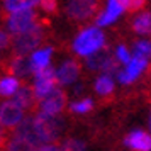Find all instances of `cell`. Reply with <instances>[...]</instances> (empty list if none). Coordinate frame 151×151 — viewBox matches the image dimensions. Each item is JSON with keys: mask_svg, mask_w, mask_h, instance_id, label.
Instances as JSON below:
<instances>
[{"mask_svg": "<svg viewBox=\"0 0 151 151\" xmlns=\"http://www.w3.org/2000/svg\"><path fill=\"white\" fill-rule=\"evenodd\" d=\"M44 39H46V22L37 21L31 29L14 36V39H12V55L27 56L37 46H41Z\"/></svg>", "mask_w": 151, "mask_h": 151, "instance_id": "6da1fadb", "label": "cell"}, {"mask_svg": "<svg viewBox=\"0 0 151 151\" xmlns=\"http://www.w3.org/2000/svg\"><path fill=\"white\" fill-rule=\"evenodd\" d=\"M124 143L127 148L134 151H151V134H148L146 131H131L126 136Z\"/></svg>", "mask_w": 151, "mask_h": 151, "instance_id": "7c38bea8", "label": "cell"}, {"mask_svg": "<svg viewBox=\"0 0 151 151\" xmlns=\"http://www.w3.org/2000/svg\"><path fill=\"white\" fill-rule=\"evenodd\" d=\"M41 9L46 14H56L58 12V0H41Z\"/></svg>", "mask_w": 151, "mask_h": 151, "instance_id": "484cf974", "label": "cell"}, {"mask_svg": "<svg viewBox=\"0 0 151 151\" xmlns=\"http://www.w3.org/2000/svg\"><path fill=\"white\" fill-rule=\"evenodd\" d=\"M124 12V7L121 5L119 0H107V7L100 15H97V26L99 27H104V26H109L112 22H116L119 19V15Z\"/></svg>", "mask_w": 151, "mask_h": 151, "instance_id": "5bb4252c", "label": "cell"}, {"mask_svg": "<svg viewBox=\"0 0 151 151\" xmlns=\"http://www.w3.org/2000/svg\"><path fill=\"white\" fill-rule=\"evenodd\" d=\"M150 129H151V116H150Z\"/></svg>", "mask_w": 151, "mask_h": 151, "instance_id": "f1b7e54d", "label": "cell"}, {"mask_svg": "<svg viewBox=\"0 0 151 151\" xmlns=\"http://www.w3.org/2000/svg\"><path fill=\"white\" fill-rule=\"evenodd\" d=\"M58 85V78H56V70H53L51 66H48L46 70H42L39 73L34 75V93L37 100H42L46 95H49Z\"/></svg>", "mask_w": 151, "mask_h": 151, "instance_id": "9c48e42d", "label": "cell"}, {"mask_svg": "<svg viewBox=\"0 0 151 151\" xmlns=\"http://www.w3.org/2000/svg\"><path fill=\"white\" fill-rule=\"evenodd\" d=\"M5 70H7L10 75H15V76L34 75L32 66H31V60H29L27 56H14L12 55V58L5 65Z\"/></svg>", "mask_w": 151, "mask_h": 151, "instance_id": "9a60e30c", "label": "cell"}, {"mask_svg": "<svg viewBox=\"0 0 151 151\" xmlns=\"http://www.w3.org/2000/svg\"><path fill=\"white\" fill-rule=\"evenodd\" d=\"M82 66L76 60H65L61 66L56 70V78L60 85H71L76 82V78L80 76Z\"/></svg>", "mask_w": 151, "mask_h": 151, "instance_id": "8fae6325", "label": "cell"}, {"mask_svg": "<svg viewBox=\"0 0 151 151\" xmlns=\"http://www.w3.org/2000/svg\"><path fill=\"white\" fill-rule=\"evenodd\" d=\"M132 31L141 36L151 34V12H141L136 19L132 21Z\"/></svg>", "mask_w": 151, "mask_h": 151, "instance_id": "e0dca14e", "label": "cell"}, {"mask_svg": "<svg viewBox=\"0 0 151 151\" xmlns=\"http://www.w3.org/2000/svg\"><path fill=\"white\" fill-rule=\"evenodd\" d=\"M119 2L124 7V10H129V12H136L146 4V0H119Z\"/></svg>", "mask_w": 151, "mask_h": 151, "instance_id": "cb8c5ba5", "label": "cell"}, {"mask_svg": "<svg viewBox=\"0 0 151 151\" xmlns=\"http://www.w3.org/2000/svg\"><path fill=\"white\" fill-rule=\"evenodd\" d=\"M116 58L119 60V63H122V65H127V63L131 61V53L127 51V48L126 46H122V44H119L116 49Z\"/></svg>", "mask_w": 151, "mask_h": 151, "instance_id": "d4e9b609", "label": "cell"}, {"mask_svg": "<svg viewBox=\"0 0 151 151\" xmlns=\"http://www.w3.org/2000/svg\"><path fill=\"white\" fill-rule=\"evenodd\" d=\"M21 83L15 76H5L0 80V95L2 97H14L15 92L19 90Z\"/></svg>", "mask_w": 151, "mask_h": 151, "instance_id": "ffe728a7", "label": "cell"}, {"mask_svg": "<svg viewBox=\"0 0 151 151\" xmlns=\"http://www.w3.org/2000/svg\"><path fill=\"white\" fill-rule=\"evenodd\" d=\"M95 92L99 97H110L114 93V80H112V75H100L95 80Z\"/></svg>", "mask_w": 151, "mask_h": 151, "instance_id": "ac0fdd59", "label": "cell"}, {"mask_svg": "<svg viewBox=\"0 0 151 151\" xmlns=\"http://www.w3.org/2000/svg\"><path fill=\"white\" fill-rule=\"evenodd\" d=\"M24 121V109L14 100H5L0 104V126L9 132Z\"/></svg>", "mask_w": 151, "mask_h": 151, "instance_id": "8992f818", "label": "cell"}, {"mask_svg": "<svg viewBox=\"0 0 151 151\" xmlns=\"http://www.w3.org/2000/svg\"><path fill=\"white\" fill-rule=\"evenodd\" d=\"M41 0H4V10L5 14H14L24 9H32L34 5H37Z\"/></svg>", "mask_w": 151, "mask_h": 151, "instance_id": "d6986e66", "label": "cell"}, {"mask_svg": "<svg viewBox=\"0 0 151 151\" xmlns=\"http://www.w3.org/2000/svg\"><path fill=\"white\" fill-rule=\"evenodd\" d=\"M36 151H61V146L51 143V144H44V146H41V148H37Z\"/></svg>", "mask_w": 151, "mask_h": 151, "instance_id": "83f0119b", "label": "cell"}, {"mask_svg": "<svg viewBox=\"0 0 151 151\" xmlns=\"http://www.w3.org/2000/svg\"><path fill=\"white\" fill-rule=\"evenodd\" d=\"M87 144L82 139H66L61 144V151H85Z\"/></svg>", "mask_w": 151, "mask_h": 151, "instance_id": "603a6c76", "label": "cell"}, {"mask_svg": "<svg viewBox=\"0 0 151 151\" xmlns=\"http://www.w3.org/2000/svg\"><path fill=\"white\" fill-rule=\"evenodd\" d=\"M134 56H141L148 60L151 56V41H137L134 44Z\"/></svg>", "mask_w": 151, "mask_h": 151, "instance_id": "7402d4cb", "label": "cell"}, {"mask_svg": "<svg viewBox=\"0 0 151 151\" xmlns=\"http://www.w3.org/2000/svg\"><path fill=\"white\" fill-rule=\"evenodd\" d=\"M87 66L93 71H102L105 75H112V73L121 71V63L107 46H104L102 49H99L97 53L88 56L87 58Z\"/></svg>", "mask_w": 151, "mask_h": 151, "instance_id": "277c9868", "label": "cell"}, {"mask_svg": "<svg viewBox=\"0 0 151 151\" xmlns=\"http://www.w3.org/2000/svg\"><path fill=\"white\" fill-rule=\"evenodd\" d=\"M66 100L68 95L66 92L60 87H56L49 95H46L39 104V112L46 114V116H60L65 107H66Z\"/></svg>", "mask_w": 151, "mask_h": 151, "instance_id": "ba28073f", "label": "cell"}, {"mask_svg": "<svg viewBox=\"0 0 151 151\" xmlns=\"http://www.w3.org/2000/svg\"><path fill=\"white\" fill-rule=\"evenodd\" d=\"M102 0H68L66 14L71 21L83 22L97 17Z\"/></svg>", "mask_w": 151, "mask_h": 151, "instance_id": "5b68a950", "label": "cell"}, {"mask_svg": "<svg viewBox=\"0 0 151 151\" xmlns=\"http://www.w3.org/2000/svg\"><path fill=\"white\" fill-rule=\"evenodd\" d=\"M9 137H10V132L0 126V151H5V144H7Z\"/></svg>", "mask_w": 151, "mask_h": 151, "instance_id": "4316f807", "label": "cell"}, {"mask_svg": "<svg viewBox=\"0 0 151 151\" xmlns=\"http://www.w3.org/2000/svg\"><path fill=\"white\" fill-rule=\"evenodd\" d=\"M34 122L42 144H51L53 141H56L63 131V121L58 116H46L39 112L34 116Z\"/></svg>", "mask_w": 151, "mask_h": 151, "instance_id": "3957f363", "label": "cell"}, {"mask_svg": "<svg viewBox=\"0 0 151 151\" xmlns=\"http://www.w3.org/2000/svg\"><path fill=\"white\" fill-rule=\"evenodd\" d=\"M51 56H53V48H44V49H39V51L32 53V56L29 60H31V66H32L34 75L48 68L49 61H51Z\"/></svg>", "mask_w": 151, "mask_h": 151, "instance_id": "2e32d148", "label": "cell"}, {"mask_svg": "<svg viewBox=\"0 0 151 151\" xmlns=\"http://www.w3.org/2000/svg\"><path fill=\"white\" fill-rule=\"evenodd\" d=\"M148 60L146 58H141V56H132L131 61L124 66L119 73H117V78L122 85H129V83L136 82L139 76L144 73V70L148 68Z\"/></svg>", "mask_w": 151, "mask_h": 151, "instance_id": "30bf717a", "label": "cell"}, {"mask_svg": "<svg viewBox=\"0 0 151 151\" xmlns=\"http://www.w3.org/2000/svg\"><path fill=\"white\" fill-rule=\"evenodd\" d=\"M36 22H37V14L34 12V9H24V10L14 12L7 17V29L9 32L17 36L31 29Z\"/></svg>", "mask_w": 151, "mask_h": 151, "instance_id": "52a82bcc", "label": "cell"}, {"mask_svg": "<svg viewBox=\"0 0 151 151\" xmlns=\"http://www.w3.org/2000/svg\"><path fill=\"white\" fill-rule=\"evenodd\" d=\"M105 46V36L100 31V27H87L73 41V49L80 56H92L99 49Z\"/></svg>", "mask_w": 151, "mask_h": 151, "instance_id": "7a4b0ae2", "label": "cell"}, {"mask_svg": "<svg viewBox=\"0 0 151 151\" xmlns=\"http://www.w3.org/2000/svg\"><path fill=\"white\" fill-rule=\"evenodd\" d=\"M70 112H75V114H87L93 109V100L92 99H82V100H76V102L70 104Z\"/></svg>", "mask_w": 151, "mask_h": 151, "instance_id": "44dd1931", "label": "cell"}, {"mask_svg": "<svg viewBox=\"0 0 151 151\" xmlns=\"http://www.w3.org/2000/svg\"><path fill=\"white\" fill-rule=\"evenodd\" d=\"M12 100L19 104L24 110H36V107H37V99H36L34 88L29 87L27 83H21V87L15 92Z\"/></svg>", "mask_w": 151, "mask_h": 151, "instance_id": "4fadbf2b", "label": "cell"}]
</instances>
